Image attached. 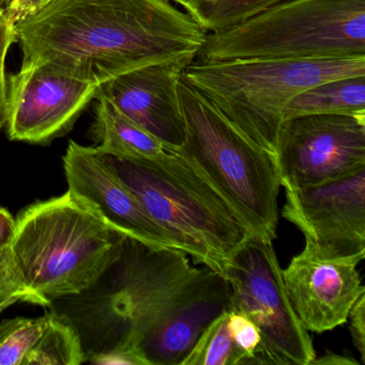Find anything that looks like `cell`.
I'll list each match as a JSON object with an SVG mask.
<instances>
[{"mask_svg":"<svg viewBox=\"0 0 365 365\" xmlns=\"http://www.w3.org/2000/svg\"><path fill=\"white\" fill-rule=\"evenodd\" d=\"M16 224V220L14 215L7 209L0 207V249L11 245Z\"/></svg>","mask_w":365,"mask_h":365,"instance_id":"27","label":"cell"},{"mask_svg":"<svg viewBox=\"0 0 365 365\" xmlns=\"http://www.w3.org/2000/svg\"><path fill=\"white\" fill-rule=\"evenodd\" d=\"M359 365L358 361L351 356H341L335 352L326 350L319 358H315L311 365Z\"/></svg>","mask_w":365,"mask_h":365,"instance_id":"28","label":"cell"},{"mask_svg":"<svg viewBox=\"0 0 365 365\" xmlns=\"http://www.w3.org/2000/svg\"><path fill=\"white\" fill-rule=\"evenodd\" d=\"M14 303H16V300H7L4 301V302H0V313H1L4 309H7V307H11Z\"/></svg>","mask_w":365,"mask_h":365,"instance_id":"31","label":"cell"},{"mask_svg":"<svg viewBox=\"0 0 365 365\" xmlns=\"http://www.w3.org/2000/svg\"><path fill=\"white\" fill-rule=\"evenodd\" d=\"M354 347L360 354L361 363H365V294L356 301L350 309L348 319Z\"/></svg>","mask_w":365,"mask_h":365,"instance_id":"23","label":"cell"},{"mask_svg":"<svg viewBox=\"0 0 365 365\" xmlns=\"http://www.w3.org/2000/svg\"><path fill=\"white\" fill-rule=\"evenodd\" d=\"M7 300L22 301L44 307L51 305L46 299L26 287L16 268L10 245L0 249V302Z\"/></svg>","mask_w":365,"mask_h":365,"instance_id":"21","label":"cell"},{"mask_svg":"<svg viewBox=\"0 0 365 365\" xmlns=\"http://www.w3.org/2000/svg\"><path fill=\"white\" fill-rule=\"evenodd\" d=\"M320 114H365V76L337 78L307 89L288 103L283 119Z\"/></svg>","mask_w":365,"mask_h":365,"instance_id":"16","label":"cell"},{"mask_svg":"<svg viewBox=\"0 0 365 365\" xmlns=\"http://www.w3.org/2000/svg\"><path fill=\"white\" fill-rule=\"evenodd\" d=\"M46 324V315L4 320L0 324V365H22Z\"/></svg>","mask_w":365,"mask_h":365,"instance_id":"20","label":"cell"},{"mask_svg":"<svg viewBox=\"0 0 365 365\" xmlns=\"http://www.w3.org/2000/svg\"><path fill=\"white\" fill-rule=\"evenodd\" d=\"M14 42H16V37H14V23L8 19L3 10H0V67L6 66L8 53Z\"/></svg>","mask_w":365,"mask_h":365,"instance_id":"26","label":"cell"},{"mask_svg":"<svg viewBox=\"0 0 365 365\" xmlns=\"http://www.w3.org/2000/svg\"><path fill=\"white\" fill-rule=\"evenodd\" d=\"M365 55V0H286L209 33L194 61L326 59Z\"/></svg>","mask_w":365,"mask_h":365,"instance_id":"7","label":"cell"},{"mask_svg":"<svg viewBox=\"0 0 365 365\" xmlns=\"http://www.w3.org/2000/svg\"><path fill=\"white\" fill-rule=\"evenodd\" d=\"M226 285L223 275L192 266L180 250L153 247L125 236L116 259L91 287L55 299L50 307L76 327L86 363L119 350L142 352L166 322Z\"/></svg>","mask_w":365,"mask_h":365,"instance_id":"2","label":"cell"},{"mask_svg":"<svg viewBox=\"0 0 365 365\" xmlns=\"http://www.w3.org/2000/svg\"><path fill=\"white\" fill-rule=\"evenodd\" d=\"M101 155L147 215L196 264L223 275L237 250L253 235L223 194L173 149L153 159Z\"/></svg>","mask_w":365,"mask_h":365,"instance_id":"3","label":"cell"},{"mask_svg":"<svg viewBox=\"0 0 365 365\" xmlns=\"http://www.w3.org/2000/svg\"><path fill=\"white\" fill-rule=\"evenodd\" d=\"M63 162L68 190L88 204L113 230L150 247L177 249L172 237L147 215L95 146L70 140Z\"/></svg>","mask_w":365,"mask_h":365,"instance_id":"13","label":"cell"},{"mask_svg":"<svg viewBox=\"0 0 365 365\" xmlns=\"http://www.w3.org/2000/svg\"><path fill=\"white\" fill-rule=\"evenodd\" d=\"M96 117L91 135L99 153L131 159H153L166 147L155 136L134 123L112 102L97 97Z\"/></svg>","mask_w":365,"mask_h":365,"instance_id":"15","label":"cell"},{"mask_svg":"<svg viewBox=\"0 0 365 365\" xmlns=\"http://www.w3.org/2000/svg\"><path fill=\"white\" fill-rule=\"evenodd\" d=\"M228 312L208 324L180 365H247V356L228 330Z\"/></svg>","mask_w":365,"mask_h":365,"instance_id":"19","label":"cell"},{"mask_svg":"<svg viewBox=\"0 0 365 365\" xmlns=\"http://www.w3.org/2000/svg\"><path fill=\"white\" fill-rule=\"evenodd\" d=\"M8 119V87L6 66L0 67V130L6 127Z\"/></svg>","mask_w":365,"mask_h":365,"instance_id":"29","label":"cell"},{"mask_svg":"<svg viewBox=\"0 0 365 365\" xmlns=\"http://www.w3.org/2000/svg\"><path fill=\"white\" fill-rule=\"evenodd\" d=\"M100 85L37 66L7 76L9 140L48 145L73 129Z\"/></svg>","mask_w":365,"mask_h":365,"instance_id":"11","label":"cell"},{"mask_svg":"<svg viewBox=\"0 0 365 365\" xmlns=\"http://www.w3.org/2000/svg\"><path fill=\"white\" fill-rule=\"evenodd\" d=\"M16 220L10 247L16 268L26 287L50 303L91 287L125 237L69 190L31 205Z\"/></svg>","mask_w":365,"mask_h":365,"instance_id":"4","label":"cell"},{"mask_svg":"<svg viewBox=\"0 0 365 365\" xmlns=\"http://www.w3.org/2000/svg\"><path fill=\"white\" fill-rule=\"evenodd\" d=\"M91 364L101 365H149L140 350H119L108 354H98L87 360Z\"/></svg>","mask_w":365,"mask_h":365,"instance_id":"24","label":"cell"},{"mask_svg":"<svg viewBox=\"0 0 365 365\" xmlns=\"http://www.w3.org/2000/svg\"><path fill=\"white\" fill-rule=\"evenodd\" d=\"M362 260L322 255L305 242L283 270L288 298L307 331H331L348 322L350 309L365 294L356 266Z\"/></svg>","mask_w":365,"mask_h":365,"instance_id":"12","label":"cell"},{"mask_svg":"<svg viewBox=\"0 0 365 365\" xmlns=\"http://www.w3.org/2000/svg\"><path fill=\"white\" fill-rule=\"evenodd\" d=\"M183 76L245 135L274 155L288 103L322 83L365 76V55L326 59L193 61Z\"/></svg>","mask_w":365,"mask_h":365,"instance_id":"5","label":"cell"},{"mask_svg":"<svg viewBox=\"0 0 365 365\" xmlns=\"http://www.w3.org/2000/svg\"><path fill=\"white\" fill-rule=\"evenodd\" d=\"M170 1H173V3L176 4L177 6H179V7L182 9L183 6L185 5V4L189 1V0H170Z\"/></svg>","mask_w":365,"mask_h":365,"instance_id":"32","label":"cell"},{"mask_svg":"<svg viewBox=\"0 0 365 365\" xmlns=\"http://www.w3.org/2000/svg\"><path fill=\"white\" fill-rule=\"evenodd\" d=\"M227 326L235 343L247 356V365H255L262 343L259 329L247 315L237 311L228 312Z\"/></svg>","mask_w":365,"mask_h":365,"instance_id":"22","label":"cell"},{"mask_svg":"<svg viewBox=\"0 0 365 365\" xmlns=\"http://www.w3.org/2000/svg\"><path fill=\"white\" fill-rule=\"evenodd\" d=\"M50 0H16L5 12L10 21L16 24L19 21L31 16Z\"/></svg>","mask_w":365,"mask_h":365,"instance_id":"25","label":"cell"},{"mask_svg":"<svg viewBox=\"0 0 365 365\" xmlns=\"http://www.w3.org/2000/svg\"><path fill=\"white\" fill-rule=\"evenodd\" d=\"M179 98L185 140L173 150L206 176L253 234L274 239L281 189L274 155L245 135L183 74Z\"/></svg>","mask_w":365,"mask_h":365,"instance_id":"6","label":"cell"},{"mask_svg":"<svg viewBox=\"0 0 365 365\" xmlns=\"http://www.w3.org/2000/svg\"><path fill=\"white\" fill-rule=\"evenodd\" d=\"M16 0H0V10H3L4 12L7 11L8 8L14 3Z\"/></svg>","mask_w":365,"mask_h":365,"instance_id":"30","label":"cell"},{"mask_svg":"<svg viewBox=\"0 0 365 365\" xmlns=\"http://www.w3.org/2000/svg\"><path fill=\"white\" fill-rule=\"evenodd\" d=\"M286 0H189L182 9L207 33L243 22Z\"/></svg>","mask_w":365,"mask_h":365,"instance_id":"18","label":"cell"},{"mask_svg":"<svg viewBox=\"0 0 365 365\" xmlns=\"http://www.w3.org/2000/svg\"><path fill=\"white\" fill-rule=\"evenodd\" d=\"M14 31L22 67L97 85L155 63L196 58L208 35L170 0H50Z\"/></svg>","mask_w":365,"mask_h":365,"instance_id":"1","label":"cell"},{"mask_svg":"<svg viewBox=\"0 0 365 365\" xmlns=\"http://www.w3.org/2000/svg\"><path fill=\"white\" fill-rule=\"evenodd\" d=\"M223 277L230 288V311L245 314L259 329L256 364L311 365L315 348L288 298L273 239L251 235Z\"/></svg>","mask_w":365,"mask_h":365,"instance_id":"8","label":"cell"},{"mask_svg":"<svg viewBox=\"0 0 365 365\" xmlns=\"http://www.w3.org/2000/svg\"><path fill=\"white\" fill-rule=\"evenodd\" d=\"M39 339L22 365H81L85 363L80 334L69 318L51 309Z\"/></svg>","mask_w":365,"mask_h":365,"instance_id":"17","label":"cell"},{"mask_svg":"<svg viewBox=\"0 0 365 365\" xmlns=\"http://www.w3.org/2000/svg\"><path fill=\"white\" fill-rule=\"evenodd\" d=\"M282 217L322 255L365 257V165L307 187H284Z\"/></svg>","mask_w":365,"mask_h":365,"instance_id":"10","label":"cell"},{"mask_svg":"<svg viewBox=\"0 0 365 365\" xmlns=\"http://www.w3.org/2000/svg\"><path fill=\"white\" fill-rule=\"evenodd\" d=\"M274 158L281 187L290 189L318 185L365 165V114L286 119Z\"/></svg>","mask_w":365,"mask_h":365,"instance_id":"9","label":"cell"},{"mask_svg":"<svg viewBox=\"0 0 365 365\" xmlns=\"http://www.w3.org/2000/svg\"><path fill=\"white\" fill-rule=\"evenodd\" d=\"M194 59L183 57L128 72L100 85L97 97L112 102L166 148H179L185 140L179 82Z\"/></svg>","mask_w":365,"mask_h":365,"instance_id":"14","label":"cell"}]
</instances>
